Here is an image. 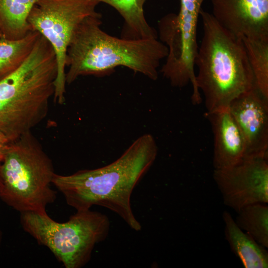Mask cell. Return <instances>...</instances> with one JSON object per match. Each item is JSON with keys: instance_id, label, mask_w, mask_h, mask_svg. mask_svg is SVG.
Returning <instances> with one entry per match:
<instances>
[{"instance_id": "1", "label": "cell", "mask_w": 268, "mask_h": 268, "mask_svg": "<svg viewBox=\"0 0 268 268\" xmlns=\"http://www.w3.org/2000/svg\"><path fill=\"white\" fill-rule=\"evenodd\" d=\"M157 152L153 136L144 134L111 163L68 175L55 173L52 184L62 193L67 204L76 211L101 206L115 212L133 230L139 231L142 226L133 211L131 196L153 164Z\"/></svg>"}, {"instance_id": "2", "label": "cell", "mask_w": 268, "mask_h": 268, "mask_svg": "<svg viewBox=\"0 0 268 268\" xmlns=\"http://www.w3.org/2000/svg\"><path fill=\"white\" fill-rule=\"evenodd\" d=\"M101 15L86 17L76 30L67 49L66 84L85 75H103L120 66L127 67L152 80L167 57L168 48L157 39L119 38L101 28Z\"/></svg>"}, {"instance_id": "3", "label": "cell", "mask_w": 268, "mask_h": 268, "mask_svg": "<svg viewBox=\"0 0 268 268\" xmlns=\"http://www.w3.org/2000/svg\"><path fill=\"white\" fill-rule=\"evenodd\" d=\"M200 16L203 35L195 60L196 85L202 92L206 112H211L228 108L234 99L256 86L242 39L201 8Z\"/></svg>"}, {"instance_id": "4", "label": "cell", "mask_w": 268, "mask_h": 268, "mask_svg": "<svg viewBox=\"0 0 268 268\" xmlns=\"http://www.w3.org/2000/svg\"><path fill=\"white\" fill-rule=\"evenodd\" d=\"M57 71L54 51L40 34L24 62L0 79V131L10 141L31 132L46 117Z\"/></svg>"}, {"instance_id": "5", "label": "cell", "mask_w": 268, "mask_h": 268, "mask_svg": "<svg viewBox=\"0 0 268 268\" xmlns=\"http://www.w3.org/2000/svg\"><path fill=\"white\" fill-rule=\"evenodd\" d=\"M52 160L31 132L10 141L0 162V198L20 213L47 214L57 193Z\"/></svg>"}, {"instance_id": "6", "label": "cell", "mask_w": 268, "mask_h": 268, "mask_svg": "<svg viewBox=\"0 0 268 268\" xmlns=\"http://www.w3.org/2000/svg\"><path fill=\"white\" fill-rule=\"evenodd\" d=\"M25 231L45 246L66 268H80L90 260L95 246L107 237L110 222L107 215L90 209L76 211L60 223L48 214L20 213Z\"/></svg>"}, {"instance_id": "7", "label": "cell", "mask_w": 268, "mask_h": 268, "mask_svg": "<svg viewBox=\"0 0 268 268\" xmlns=\"http://www.w3.org/2000/svg\"><path fill=\"white\" fill-rule=\"evenodd\" d=\"M100 0H37L28 22L51 45L57 64L55 101L63 104L66 93V67L67 49L74 33L86 17L99 15Z\"/></svg>"}, {"instance_id": "8", "label": "cell", "mask_w": 268, "mask_h": 268, "mask_svg": "<svg viewBox=\"0 0 268 268\" xmlns=\"http://www.w3.org/2000/svg\"><path fill=\"white\" fill-rule=\"evenodd\" d=\"M213 177L224 203L237 212L268 202V158H244L233 166L214 169Z\"/></svg>"}, {"instance_id": "9", "label": "cell", "mask_w": 268, "mask_h": 268, "mask_svg": "<svg viewBox=\"0 0 268 268\" xmlns=\"http://www.w3.org/2000/svg\"><path fill=\"white\" fill-rule=\"evenodd\" d=\"M228 109L244 138V158H268V98L255 86L234 99Z\"/></svg>"}, {"instance_id": "10", "label": "cell", "mask_w": 268, "mask_h": 268, "mask_svg": "<svg viewBox=\"0 0 268 268\" xmlns=\"http://www.w3.org/2000/svg\"><path fill=\"white\" fill-rule=\"evenodd\" d=\"M212 15L241 38L268 37V0H210Z\"/></svg>"}, {"instance_id": "11", "label": "cell", "mask_w": 268, "mask_h": 268, "mask_svg": "<svg viewBox=\"0 0 268 268\" xmlns=\"http://www.w3.org/2000/svg\"><path fill=\"white\" fill-rule=\"evenodd\" d=\"M213 134L214 169L233 166L245 157V144L239 128L228 108L206 112Z\"/></svg>"}, {"instance_id": "12", "label": "cell", "mask_w": 268, "mask_h": 268, "mask_svg": "<svg viewBox=\"0 0 268 268\" xmlns=\"http://www.w3.org/2000/svg\"><path fill=\"white\" fill-rule=\"evenodd\" d=\"M204 0H180V9L176 15L177 44L179 63L185 67L194 66L198 46L197 27Z\"/></svg>"}, {"instance_id": "13", "label": "cell", "mask_w": 268, "mask_h": 268, "mask_svg": "<svg viewBox=\"0 0 268 268\" xmlns=\"http://www.w3.org/2000/svg\"><path fill=\"white\" fill-rule=\"evenodd\" d=\"M224 234L231 251L239 258L246 268H267L268 253L266 248L240 229L231 214L222 213Z\"/></svg>"}, {"instance_id": "14", "label": "cell", "mask_w": 268, "mask_h": 268, "mask_svg": "<svg viewBox=\"0 0 268 268\" xmlns=\"http://www.w3.org/2000/svg\"><path fill=\"white\" fill-rule=\"evenodd\" d=\"M37 1L0 0V38L18 40L31 31L28 17Z\"/></svg>"}, {"instance_id": "15", "label": "cell", "mask_w": 268, "mask_h": 268, "mask_svg": "<svg viewBox=\"0 0 268 268\" xmlns=\"http://www.w3.org/2000/svg\"><path fill=\"white\" fill-rule=\"evenodd\" d=\"M40 34L30 31L18 40L0 38V79L17 69L32 52Z\"/></svg>"}, {"instance_id": "16", "label": "cell", "mask_w": 268, "mask_h": 268, "mask_svg": "<svg viewBox=\"0 0 268 268\" xmlns=\"http://www.w3.org/2000/svg\"><path fill=\"white\" fill-rule=\"evenodd\" d=\"M147 0H100L109 5L123 18L134 38L157 37L155 31L148 23L144 13Z\"/></svg>"}, {"instance_id": "17", "label": "cell", "mask_w": 268, "mask_h": 268, "mask_svg": "<svg viewBox=\"0 0 268 268\" xmlns=\"http://www.w3.org/2000/svg\"><path fill=\"white\" fill-rule=\"evenodd\" d=\"M235 220L237 226L251 235L258 243L268 247V206L257 203L247 205L238 212Z\"/></svg>"}, {"instance_id": "18", "label": "cell", "mask_w": 268, "mask_h": 268, "mask_svg": "<svg viewBox=\"0 0 268 268\" xmlns=\"http://www.w3.org/2000/svg\"><path fill=\"white\" fill-rule=\"evenodd\" d=\"M254 74L255 85L268 98V37L241 38Z\"/></svg>"}, {"instance_id": "19", "label": "cell", "mask_w": 268, "mask_h": 268, "mask_svg": "<svg viewBox=\"0 0 268 268\" xmlns=\"http://www.w3.org/2000/svg\"><path fill=\"white\" fill-rule=\"evenodd\" d=\"M10 141L8 137L0 131V158H2L7 150Z\"/></svg>"}, {"instance_id": "20", "label": "cell", "mask_w": 268, "mask_h": 268, "mask_svg": "<svg viewBox=\"0 0 268 268\" xmlns=\"http://www.w3.org/2000/svg\"><path fill=\"white\" fill-rule=\"evenodd\" d=\"M2 158H0V162L1 160H2ZM0 244H1V236H0Z\"/></svg>"}]
</instances>
